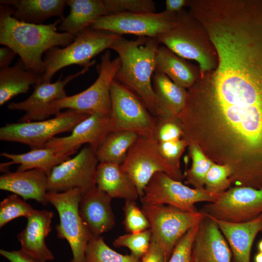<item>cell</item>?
Masks as SVG:
<instances>
[{"mask_svg": "<svg viewBox=\"0 0 262 262\" xmlns=\"http://www.w3.org/2000/svg\"><path fill=\"white\" fill-rule=\"evenodd\" d=\"M214 68L187 91L184 118L201 116L237 174L262 178V35L231 31L215 36Z\"/></svg>", "mask_w": 262, "mask_h": 262, "instance_id": "1", "label": "cell"}, {"mask_svg": "<svg viewBox=\"0 0 262 262\" xmlns=\"http://www.w3.org/2000/svg\"><path fill=\"white\" fill-rule=\"evenodd\" d=\"M14 8L0 5V44L13 49L20 57L26 68L42 75L45 71L43 54L58 46L66 47L75 36L57 32L58 19L48 24H35L19 21L13 16Z\"/></svg>", "mask_w": 262, "mask_h": 262, "instance_id": "2", "label": "cell"}, {"mask_svg": "<svg viewBox=\"0 0 262 262\" xmlns=\"http://www.w3.org/2000/svg\"><path fill=\"white\" fill-rule=\"evenodd\" d=\"M159 44L153 38L138 36L135 40H128L122 37L110 48L121 60L115 79L137 96L156 117L159 105L152 79Z\"/></svg>", "mask_w": 262, "mask_h": 262, "instance_id": "3", "label": "cell"}, {"mask_svg": "<svg viewBox=\"0 0 262 262\" xmlns=\"http://www.w3.org/2000/svg\"><path fill=\"white\" fill-rule=\"evenodd\" d=\"M155 39L181 58L196 62L199 74L215 66V51L207 34L190 13L184 9L176 14L173 27Z\"/></svg>", "mask_w": 262, "mask_h": 262, "instance_id": "4", "label": "cell"}, {"mask_svg": "<svg viewBox=\"0 0 262 262\" xmlns=\"http://www.w3.org/2000/svg\"><path fill=\"white\" fill-rule=\"evenodd\" d=\"M122 37V35L91 27L83 30L69 45L64 48L54 47L45 53V71L40 83L50 82L54 74L65 67L73 65L85 67L91 64L94 57L110 49Z\"/></svg>", "mask_w": 262, "mask_h": 262, "instance_id": "5", "label": "cell"}, {"mask_svg": "<svg viewBox=\"0 0 262 262\" xmlns=\"http://www.w3.org/2000/svg\"><path fill=\"white\" fill-rule=\"evenodd\" d=\"M121 66L119 57L112 59L106 50L98 66V77L86 89L51 103L50 115H56L64 109H71L90 115L110 117L111 111V85Z\"/></svg>", "mask_w": 262, "mask_h": 262, "instance_id": "6", "label": "cell"}, {"mask_svg": "<svg viewBox=\"0 0 262 262\" xmlns=\"http://www.w3.org/2000/svg\"><path fill=\"white\" fill-rule=\"evenodd\" d=\"M82 194L78 189L64 192L48 191V202L56 209L59 223L55 226L57 237L65 239L72 253L70 262H85L88 243L94 237L79 213Z\"/></svg>", "mask_w": 262, "mask_h": 262, "instance_id": "7", "label": "cell"}, {"mask_svg": "<svg viewBox=\"0 0 262 262\" xmlns=\"http://www.w3.org/2000/svg\"><path fill=\"white\" fill-rule=\"evenodd\" d=\"M142 205L150 224L151 240L162 248L165 262L180 239L205 216L200 211L186 212L168 205L142 203Z\"/></svg>", "mask_w": 262, "mask_h": 262, "instance_id": "8", "label": "cell"}, {"mask_svg": "<svg viewBox=\"0 0 262 262\" xmlns=\"http://www.w3.org/2000/svg\"><path fill=\"white\" fill-rule=\"evenodd\" d=\"M120 166L133 181L140 198L143 196L145 188L157 173H165L173 179L181 181L180 170L164 158L153 135L138 136Z\"/></svg>", "mask_w": 262, "mask_h": 262, "instance_id": "9", "label": "cell"}, {"mask_svg": "<svg viewBox=\"0 0 262 262\" xmlns=\"http://www.w3.org/2000/svg\"><path fill=\"white\" fill-rule=\"evenodd\" d=\"M89 115L68 109L51 119L6 124L0 129V140L24 144L32 149L42 148L56 135L72 131L76 125Z\"/></svg>", "mask_w": 262, "mask_h": 262, "instance_id": "10", "label": "cell"}, {"mask_svg": "<svg viewBox=\"0 0 262 262\" xmlns=\"http://www.w3.org/2000/svg\"><path fill=\"white\" fill-rule=\"evenodd\" d=\"M112 131L132 132L138 136L153 135L158 118L133 92L115 79L110 89Z\"/></svg>", "mask_w": 262, "mask_h": 262, "instance_id": "11", "label": "cell"}, {"mask_svg": "<svg viewBox=\"0 0 262 262\" xmlns=\"http://www.w3.org/2000/svg\"><path fill=\"white\" fill-rule=\"evenodd\" d=\"M220 196L206 189L191 188L165 173L158 172L151 178L140 198L142 203L168 205L186 212H196L195 204L215 201Z\"/></svg>", "mask_w": 262, "mask_h": 262, "instance_id": "12", "label": "cell"}, {"mask_svg": "<svg viewBox=\"0 0 262 262\" xmlns=\"http://www.w3.org/2000/svg\"><path fill=\"white\" fill-rule=\"evenodd\" d=\"M99 163L91 146L56 166L48 176V191L64 192L80 190L82 196L97 187L96 175Z\"/></svg>", "mask_w": 262, "mask_h": 262, "instance_id": "13", "label": "cell"}, {"mask_svg": "<svg viewBox=\"0 0 262 262\" xmlns=\"http://www.w3.org/2000/svg\"><path fill=\"white\" fill-rule=\"evenodd\" d=\"M205 216L230 223L249 221L262 213V188L240 186L221 195L200 210Z\"/></svg>", "mask_w": 262, "mask_h": 262, "instance_id": "14", "label": "cell"}, {"mask_svg": "<svg viewBox=\"0 0 262 262\" xmlns=\"http://www.w3.org/2000/svg\"><path fill=\"white\" fill-rule=\"evenodd\" d=\"M176 14L159 13H123L103 16L91 26L120 35L134 34L156 38L173 26Z\"/></svg>", "mask_w": 262, "mask_h": 262, "instance_id": "15", "label": "cell"}, {"mask_svg": "<svg viewBox=\"0 0 262 262\" xmlns=\"http://www.w3.org/2000/svg\"><path fill=\"white\" fill-rule=\"evenodd\" d=\"M94 63L84 67L75 74L67 75L63 80L61 76L54 82H42L36 84L34 91L28 98L21 102L9 103L8 109L26 112L18 122L47 119L50 116L49 108L51 103L67 96L65 90L66 85L77 77L83 74Z\"/></svg>", "mask_w": 262, "mask_h": 262, "instance_id": "16", "label": "cell"}, {"mask_svg": "<svg viewBox=\"0 0 262 262\" xmlns=\"http://www.w3.org/2000/svg\"><path fill=\"white\" fill-rule=\"evenodd\" d=\"M112 131L110 117L91 115L76 125L69 135L54 137L42 147L51 148L58 153H68L77 152L82 144H88L96 150L104 137Z\"/></svg>", "mask_w": 262, "mask_h": 262, "instance_id": "17", "label": "cell"}, {"mask_svg": "<svg viewBox=\"0 0 262 262\" xmlns=\"http://www.w3.org/2000/svg\"><path fill=\"white\" fill-rule=\"evenodd\" d=\"M231 257L230 248L217 224L205 216L195 238L192 262H231Z\"/></svg>", "mask_w": 262, "mask_h": 262, "instance_id": "18", "label": "cell"}, {"mask_svg": "<svg viewBox=\"0 0 262 262\" xmlns=\"http://www.w3.org/2000/svg\"><path fill=\"white\" fill-rule=\"evenodd\" d=\"M53 216L54 213L51 211L34 210L27 218L25 228L17 236L21 250L45 261L54 260V255L46 243V238L51 230Z\"/></svg>", "mask_w": 262, "mask_h": 262, "instance_id": "19", "label": "cell"}, {"mask_svg": "<svg viewBox=\"0 0 262 262\" xmlns=\"http://www.w3.org/2000/svg\"><path fill=\"white\" fill-rule=\"evenodd\" d=\"M112 198L97 187L82 196L79 213L95 237L111 230L115 225Z\"/></svg>", "mask_w": 262, "mask_h": 262, "instance_id": "20", "label": "cell"}, {"mask_svg": "<svg viewBox=\"0 0 262 262\" xmlns=\"http://www.w3.org/2000/svg\"><path fill=\"white\" fill-rule=\"evenodd\" d=\"M0 189L16 194L23 200L34 199L44 205L49 203L48 176L39 169L6 172L0 177Z\"/></svg>", "mask_w": 262, "mask_h": 262, "instance_id": "21", "label": "cell"}, {"mask_svg": "<svg viewBox=\"0 0 262 262\" xmlns=\"http://www.w3.org/2000/svg\"><path fill=\"white\" fill-rule=\"evenodd\" d=\"M210 218L216 222L225 237L231 251L233 262H250L253 242L257 234L262 232V213L252 220L240 223Z\"/></svg>", "mask_w": 262, "mask_h": 262, "instance_id": "22", "label": "cell"}, {"mask_svg": "<svg viewBox=\"0 0 262 262\" xmlns=\"http://www.w3.org/2000/svg\"><path fill=\"white\" fill-rule=\"evenodd\" d=\"M97 187L112 198L136 201L139 198L137 188L129 175L120 164L100 162L96 175Z\"/></svg>", "mask_w": 262, "mask_h": 262, "instance_id": "23", "label": "cell"}, {"mask_svg": "<svg viewBox=\"0 0 262 262\" xmlns=\"http://www.w3.org/2000/svg\"><path fill=\"white\" fill-rule=\"evenodd\" d=\"M66 4L70 13L61 19L58 29L74 36L99 17L109 15L104 0H68Z\"/></svg>", "mask_w": 262, "mask_h": 262, "instance_id": "24", "label": "cell"}, {"mask_svg": "<svg viewBox=\"0 0 262 262\" xmlns=\"http://www.w3.org/2000/svg\"><path fill=\"white\" fill-rule=\"evenodd\" d=\"M76 152L58 153L46 147L33 148L28 152L21 154L4 152L0 153V156L11 160V161L1 164L0 170H5L12 164H19L17 171L37 169L48 176L56 166L69 159L70 156Z\"/></svg>", "mask_w": 262, "mask_h": 262, "instance_id": "25", "label": "cell"}, {"mask_svg": "<svg viewBox=\"0 0 262 262\" xmlns=\"http://www.w3.org/2000/svg\"><path fill=\"white\" fill-rule=\"evenodd\" d=\"M155 72L162 73L184 88H190L199 74L198 68L190 64L166 47L159 46L155 57Z\"/></svg>", "mask_w": 262, "mask_h": 262, "instance_id": "26", "label": "cell"}, {"mask_svg": "<svg viewBox=\"0 0 262 262\" xmlns=\"http://www.w3.org/2000/svg\"><path fill=\"white\" fill-rule=\"evenodd\" d=\"M0 4L14 8L13 16L27 23L41 24L52 16L62 19L66 0H1Z\"/></svg>", "mask_w": 262, "mask_h": 262, "instance_id": "27", "label": "cell"}, {"mask_svg": "<svg viewBox=\"0 0 262 262\" xmlns=\"http://www.w3.org/2000/svg\"><path fill=\"white\" fill-rule=\"evenodd\" d=\"M152 81L159 105L157 118L178 116L185 105L187 91L162 73L154 72Z\"/></svg>", "mask_w": 262, "mask_h": 262, "instance_id": "28", "label": "cell"}, {"mask_svg": "<svg viewBox=\"0 0 262 262\" xmlns=\"http://www.w3.org/2000/svg\"><path fill=\"white\" fill-rule=\"evenodd\" d=\"M42 75L27 70L20 59L13 66L0 69V105L14 97L28 92L40 82Z\"/></svg>", "mask_w": 262, "mask_h": 262, "instance_id": "29", "label": "cell"}, {"mask_svg": "<svg viewBox=\"0 0 262 262\" xmlns=\"http://www.w3.org/2000/svg\"><path fill=\"white\" fill-rule=\"evenodd\" d=\"M138 136L125 131H112L107 134L95 150L100 162H110L122 164L129 150Z\"/></svg>", "mask_w": 262, "mask_h": 262, "instance_id": "30", "label": "cell"}, {"mask_svg": "<svg viewBox=\"0 0 262 262\" xmlns=\"http://www.w3.org/2000/svg\"><path fill=\"white\" fill-rule=\"evenodd\" d=\"M132 255H123L114 250L102 237L94 236L89 241L85 254V262H140Z\"/></svg>", "mask_w": 262, "mask_h": 262, "instance_id": "31", "label": "cell"}, {"mask_svg": "<svg viewBox=\"0 0 262 262\" xmlns=\"http://www.w3.org/2000/svg\"><path fill=\"white\" fill-rule=\"evenodd\" d=\"M34 210L17 195L7 196L0 203V228L16 218H28Z\"/></svg>", "mask_w": 262, "mask_h": 262, "instance_id": "32", "label": "cell"}, {"mask_svg": "<svg viewBox=\"0 0 262 262\" xmlns=\"http://www.w3.org/2000/svg\"><path fill=\"white\" fill-rule=\"evenodd\" d=\"M152 238L149 229L139 233H129L121 235L113 242L115 247H126L131 252V255L140 259L147 251Z\"/></svg>", "mask_w": 262, "mask_h": 262, "instance_id": "33", "label": "cell"}, {"mask_svg": "<svg viewBox=\"0 0 262 262\" xmlns=\"http://www.w3.org/2000/svg\"><path fill=\"white\" fill-rule=\"evenodd\" d=\"M190 151L193 161L191 168L186 173L187 183L202 189L206 175L213 164L195 144H192Z\"/></svg>", "mask_w": 262, "mask_h": 262, "instance_id": "34", "label": "cell"}, {"mask_svg": "<svg viewBox=\"0 0 262 262\" xmlns=\"http://www.w3.org/2000/svg\"><path fill=\"white\" fill-rule=\"evenodd\" d=\"M108 15L123 13H155L152 0H104Z\"/></svg>", "mask_w": 262, "mask_h": 262, "instance_id": "35", "label": "cell"}, {"mask_svg": "<svg viewBox=\"0 0 262 262\" xmlns=\"http://www.w3.org/2000/svg\"><path fill=\"white\" fill-rule=\"evenodd\" d=\"M123 225L129 233H139L150 229L149 221L135 201L126 200L123 207Z\"/></svg>", "mask_w": 262, "mask_h": 262, "instance_id": "36", "label": "cell"}, {"mask_svg": "<svg viewBox=\"0 0 262 262\" xmlns=\"http://www.w3.org/2000/svg\"><path fill=\"white\" fill-rule=\"evenodd\" d=\"M231 175L230 168L227 165L213 164L208 171L204 180L208 191L219 196L225 192Z\"/></svg>", "mask_w": 262, "mask_h": 262, "instance_id": "37", "label": "cell"}, {"mask_svg": "<svg viewBox=\"0 0 262 262\" xmlns=\"http://www.w3.org/2000/svg\"><path fill=\"white\" fill-rule=\"evenodd\" d=\"M199 223L190 228L180 239L167 262H192L193 246Z\"/></svg>", "mask_w": 262, "mask_h": 262, "instance_id": "38", "label": "cell"}, {"mask_svg": "<svg viewBox=\"0 0 262 262\" xmlns=\"http://www.w3.org/2000/svg\"><path fill=\"white\" fill-rule=\"evenodd\" d=\"M175 117L158 118L153 135L158 143L180 139L182 130L173 119Z\"/></svg>", "mask_w": 262, "mask_h": 262, "instance_id": "39", "label": "cell"}, {"mask_svg": "<svg viewBox=\"0 0 262 262\" xmlns=\"http://www.w3.org/2000/svg\"><path fill=\"white\" fill-rule=\"evenodd\" d=\"M186 143L184 140L177 139L158 143V146L164 158L170 164L178 168V159Z\"/></svg>", "mask_w": 262, "mask_h": 262, "instance_id": "40", "label": "cell"}, {"mask_svg": "<svg viewBox=\"0 0 262 262\" xmlns=\"http://www.w3.org/2000/svg\"><path fill=\"white\" fill-rule=\"evenodd\" d=\"M0 254L10 262H46V261L33 257L21 249L8 251L0 250Z\"/></svg>", "mask_w": 262, "mask_h": 262, "instance_id": "41", "label": "cell"}, {"mask_svg": "<svg viewBox=\"0 0 262 262\" xmlns=\"http://www.w3.org/2000/svg\"><path fill=\"white\" fill-rule=\"evenodd\" d=\"M140 262H165L164 255L161 246L151 240L149 248Z\"/></svg>", "mask_w": 262, "mask_h": 262, "instance_id": "42", "label": "cell"}, {"mask_svg": "<svg viewBox=\"0 0 262 262\" xmlns=\"http://www.w3.org/2000/svg\"><path fill=\"white\" fill-rule=\"evenodd\" d=\"M16 55V53L8 47L0 48V69L10 66V65Z\"/></svg>", "mask_w": 262, "mask_h": 262, "instance_id": "43", "label": "cell"}, {"mask_svg": "<svg viewBox=\"0 0 262 262\" xmlns=\"http://www.w3.org/2000/svg\"><path fill=\"white\" fill-rule=\"evenodd\" d=\"M188 3L187 0H166L165 11L170 14H178L183 10L184 6H188Z\"/></svg>", "mask_w": 262, "mask_h": 262, "instance_id": "44", "label": "cell"}, {"mask_svg": "<svg viewBox=\"0 0 262 262\" xmlns=\"http://www.w3.org/2000/svg\"><path fill=\"white\" fill-rule=\"evenodd\" d=\"M254 262H262V252H259L255 255Z\"/></svg>", "mask_w": 262, "mask_h": 262, "instance_id": "45", "label": "cell"}, {"mask_svg": "<svg viewBox=\"0 0 262 262\" xmlns=\"http://www.w3.org/2000/svg\"><path fill=\"white\" fill-rule=\"evenodd\" d=\"M257 247L259 252H262V239L259 242Z\"/></svg>", "mask_w": 262, "mask_h": 262, "instance_id": "46", "label": "cell"}, {"mask_svg": "<svg viewBox=\"0 0 262 262\" xmlns=\"http://www.w3.org/2000/svg\"></svg>", "mask_w": 262, "mask_h": 262, "instance_id": "47", "label": "cell"}]
</instances>
